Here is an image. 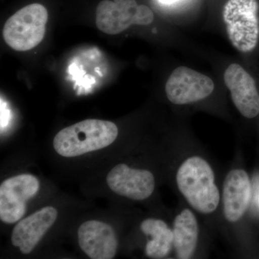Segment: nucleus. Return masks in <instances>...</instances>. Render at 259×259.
<instances>
[{
    "label": "nucleus",
    "instance_id": "obj_1",
    "mask_svg": "<svg viewBox=\"0 0 259 259\" xmlns=\"http://www.w3.org/2000/svg\"><path fill=\"white\" fill-rule=\"evenodd\" d=\"M117 136L114 122L89 119L61 130L54 138V147L61 156L76 157L107 147Z\"/></svg>",
    "mask_w": 259,
    "mask_h": 259
},
{
    "label": "nucleus",
    "instance_id": "obj_2",
    "mask_svg": "<svg viewBox=\"0 0 259 259\" xmlns=\"http://www.w3.org/2000/svg\"><path fill=\"white\" fill-rule=\"evenodd\" d=\"M177 183L181 193L197 212L209 214L217 209L219 190L214 184V172L203 158H187L177 171Z\"/></svg>",
    "mask_w": 259,
    "mask_h": 259
},
{
    "label": "nucleus",
    "instance_id": "obj_3",
    "mask_svg": "<svg viewBox=\"0 0 259 259\" xmlns=\"http://www.w3.org/2000/svg\"><path fill=\"white\" fill-rule=\"evenodd\" d=\"M48 19L49 13L44 5L35 3L24 7L7 20L3 38L13 50H30L44 40Z\"/></svg>",
    "mask_w": 259,
    "mask_h": 259
},
{
    "label": "nucleus",
    "instance_id": "obj_4",
    "mask_svg": "<svg viewBox=\"0 0 259 259\" xmlns=\"http://www.w3.org/2000/svg\"><path fill=\"white\" fill-rule=\"evenodd\" d=\"M257 0H228L223 8L228 38L233 47L243 53L256 47L259 39Z\"/></svg>",
    "mask_w": 259,
    "mask_h": 259
},
{
    "label": "nucleus",
    "instance_id": "obj_5",
    "mask_svg": "<svg viewBox=\"0 0 259 259\" xmlns=\"http://www.w3.org/2000/svg\"><path fill=\"white\" fill-rule=\"evenodd\" d=\"M153 20L152 10L136 0H103L97 7V28L109 35L120 33L132 25H150Z\"/></svg>",
    "mask_w": 259,
    "mask_h": 259
},
{
    "label": "nucleus",
    "instance_id": "obj_6",
    "mask_svg": "<svg viewBox=\"0 0 259 259\" xmlns=\"http://www.w3.org/2000/svg\"><path fill=\"white\" fill-rule=\"evenodd\" d=\"M36 177L24 174L6 180L0 186V219L5 223L20 221L26 212L27 202L38 192Z\"/></svg>",
    "mask_w": 259,
    "mask_h": 259
},
{
    "label": "nucleus",
    "instance_id": "obj_7",
    "mask_svg": "<svg viewBox=\"0 0 259 259\" xmlns=\"http://www.w3.org/2000/svg\"><path fill=\"white\" fill-rule=\"evenodd\" d=\"M214 89V83L210 78L185 66L177 68L165 86L168 100L179 105L204 100Z\"/></svg>",
    "mask_w": 259,
    "mask_h": 259
},
{
    "label": "nucleus",
    "instance_id": "obj_8",
    "mask_svg": "<svg viewBox=\"0 0 259 259\" xmlns=\"http://www.w3.org/2000/svg\"><path fill=\"white\" fill-rule=\"evenodd\" d=\"M107 183L116 194L134 200L148 198L155 188V179L151 172L134 169L124 163L117 165L109 172Z\"/></svg>",
    "mask_w": 259,
    "mask_h": 259
},
{
    "label": "nucleus",
    "instance_id": "obj_9",
    "mask_svg": "<svg viewBox=\"0 0 259 259\" xmlns=\"http://www.w3.org/2000/svg\"><path fill=\"white\" fill-rule=\"evenodd\" d=\"M223 77L238 111L246 118L256 117L259 114V94L253 77L238 64L230 65Z\"/></svg>",
    "mask_w": 259,
    "mask_h": 259
},
{
    "label": "nucleus",
    "instance_id": "obj_10",
    "mask_svg": "<svg viewBox=\"0 0 259 259\" xmlns=\"http://www.w3.org/2000/svg\"><path fill=\"white\" fill-rule=\"evenodd\" d=\"M81 250L93 259H112L117 249V239L113 228L98 221H87L78 230Z\"/></svg>",
    "mask_w": 259,
    "mask_h": 259
},
{
    "label": "nucleus",
    "instance_id": "obj_11",
    "mask_svg": "<svg viewBox=\"0 0 259 259\" xmlns=\"http://www.w3.org/2000/svg\"><path fill=\"white\" fill-rule=\"evenodd\" d=\"M58 212L51 206L44 207L20 221L12 234V243L23 254H28L56 222Z\"/></svg>",
    "mask_w": 259,
    "mask_h": 259
},
{
    "label": "nucleus",
    "instance_id": "obj_12",
    "mask_svg": "<svg viewBox=\"0 0 259 259\" xmlns=\"http://www.w3.org/2000/svg\"><path fill=\"white\" fill-rule=\"evenodd\" d=\"M251 187L248 174L243 169L232 170L225 179L223 203L227 221H239L249 204Z\"/></svg>",
    "mask_w": 259,
    "mask_h": 259
},
{
    "label": "nucleus",
    "instance_id": "obj_13",
    "mask_svg": "<svg viewBox=\"0 0 259 259\" xmlns=\"http://www.w3.org/2000/svg\"><path fill=\"white\" fill-rule=\"evenodd\" d=\"M173 233L178 258H190L195 251L199 235L198 224L192 211L185 209L175 218Z\"/></svg>",
    "mask_w": 259,
    "mask_h": 259
},
{
    "label": "nucleus",
    "instance_id": "obj_14",
    "mask_svg": "<svg viewBox=\"0 0 259 259\" xmlns=\"http://www.w3.org/2000/svg\"><path fill=\"white\" fill-rule=\"evenodd\" d=\"M141 231L152 237L146 247V253L151 258H163L169 253L174 245L173 231L161 220H145L141 225Z\"/></svg>",
    "mask_w": 259,
    "mask_h": 259
},
{
    "label": "nucleus",
    "instance_id": "obj_15",
    "mask_svg": "<svg viewBox=\"0 0 259 259\" xmlns=\"http://www.w3.org/2000/svg\"><path fill=\"white\" fill-rule=\"evenodd\" d=\"M163 4H172V3H176L178 0H159Z\"/></svg>",
    "mask_w": 259,
    "mask_h": 259
}]
</instances>
